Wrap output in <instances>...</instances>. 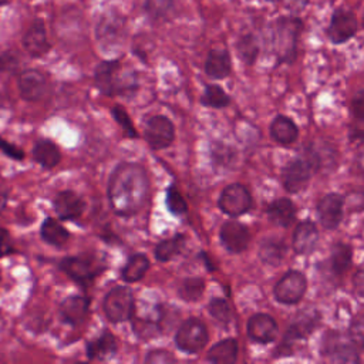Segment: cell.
Instances as JSON below:
<instances>
[{
  "instance_id": "35",
  "label": "cell",
  "mask_w": 364,
  "mask_h": 364,
  "mask_svg": "<svg viewBox=\"0 0 364 364\" xmlns=\"http://www.w3.org/2000/svg\"><path fill=\"white\" fill-rule=\"evenodd\" d=\"M205 290V282L200 277H188L183 279L178 287V293L181 299L186 301H196L200 299Z\"/></svg>"
},
{
  "instance_id": "13",
  "label": "cell",
  "mask_w": 364,
  "mask_h": 364,
  "mask_svg": "<svg viewBox=\"0 0 364 364\" xmlns=\"http://www.w3.org/2000/svg\"><path fill=\"white\" fill-rule=\"evenodd\" d=\"M357 31V18L353 11L337 9L327 27V36L331 43L341 44L350 40Z\"/></svg>"
},
{
  "instance_id": "1",
  "label": "cell",
  "mask_w": 364,
  "mask_h": 364,
  "mask_svg": "<svg viewBox=\"0 0 364 364\" xmlns=\"http://www.w3.org/2000/svg\"><path fill=\"white\" fill-rule=\"evenodd\" d=\"M149 181L145 169L134 162L118 164L108 179V200L115 215L129 218L136 215L145 203Z\"/></svg>"
},
{
  "instance_id": "47",
  "label": "cell",
  "mask_w": 364,
  "mask_h": 364,
  "mask_svg": "<svg viewBox=\"0 0 364 364\" xmlns=\"http://www.w3.org/2000/svg\"><path fill=\"white\" fill-rule=\"evenodd\" d=\"M354 289L358 294L364 296V272H358L354 277Z\"/></svg>"
},
{
  "instance_id": "8",
  "label": "cell",
  "mask_w": 364,
  "mask_h": 364,
  "mask_svg": "<svg viewBox=\"0 0 364 364\" xmlns=\"http://www.w3.org/2000/svg\"><path fill=\"white\" fill-rule=\"evenodd\" d=\"M144 135L152 149H165L175 139V127L165 115H154L146 121Z\"/></svg>"
},
{
  "instance_id": "11",
  "label": "cell",
  "mask_w": 364,
  "mask_h": 364,
  "mask_svg": "<svg viewBox=\"0 0 364 364\" xmlns=\"http://www.w3.org/2000/svg\"><path fill=\"white\" fill-rule=\"evenodd\" d=\"M307 289V280L303 273L290 270L274 286L273 294L283 304H296Z\"/></svg>"
},
{
  "instance_id": "31",
  "label": "cell",
  "mask_w": 364,
  "mask_h": 364,
  "mask_svg": "<svg viewBox=\"0 0 364 364\" xmlns=\"http://www.w3.org/2000/svg\"><path fill=\"white\" fill-rule=\"evenodd\" d=\"M286 255V245L279 237H267L262 242L259 249V257L266 264L277 266Z\"/></svg>"
},
{
  "instance_id": "37",
  "label": "cell",
  "mask_w": 364,
  "mask_h": 364,
  "mask_svg": "<svg viewBox=\"0 0 364 364\" xmlns=\"http://www.w3.org/2000/svg\"><path fill=\"white\" fill-rule=\"evenodd\" d=\"M165 203H166V208L169 209V212L173 215L181 216L188 212V205H186L183 196L181 195V192L175 186H169L166 189Z\"/></svg>"
},
{
  "instance_id": "5",
  "label": "cell",
  "mask_w": 364,
  "mask_h": 364,
  "mask_svg": "<svg viewBox=\"0 0 364 364\" xmlns=\"http://www.w3.org/2000/svg\"><path fill=\"white\" fill-rule=\"evenodd\" d=\"M209 334L205 323L198 317L185 320L175 334L176 347L188 354L199 353L208 343Z\"/></svg>"
},
{
  "instance_id": "16",
  "label": "cell",
  "mask_w": 364,
  "mask_h": 364,
  "mask_svg": "<svg viewBox=\"0 0 364 364\" xmlns=\"http://www.w3.org/2000/svg\"><path fill=\"white\" fill-rule=\"evenodd\" d=\"M220 242L230 253H240L243 252L250 240L249 230L245 225L236 220H228L222 225L220 232Z\"/></svg>"
},
{
  "instance_id": "41",
  "label": "cell",
  "mask_w": 364,
  "mask_h": 364,
  "mask_svg": "<svg viewBox=\"0 0 364 364\" xmlns=\"http://www.w3.org/2000/svg\"><path fill=\"white\" fill-rule=\"evenodd\" d=\"M348 338L354 346L364 348V316L355 317L348 327Z\"/></svg>"
},
{
  "instance_id": "6",
  "label": "cell",
  "mask_w": 364,
  "mask_h": 364,
  "mask_svg": "<svg viewBox=\"0 0 364 364\" xmlns=\"http://www.w3.org/2000/svg\"><path fill=\"white\" fill-rule=\"evenodd\" d=\"M318 323V314L316 310H303L300 313H297V316H294L293 321L290 323L284 337H283V343L282 346L277 348V354H284V350L287 351V354H290V344L296 340H301L304 337H307L314 327Z\"/></svg>"
},
{
  "instance_id": "43",
  "label": "cell",
  "mask_w": 364,
  "mask_h": 364,
  "mask_svg": "<svg viewBox=\"0 0 364 364\" xmlns=\"http://www.w3.org/2000/svg\"><path fill=\"white\" fill-rule=\"evenodd\" d=\"M18 65H20V58L14 51L9 50L0 55V71L7 74H14Z\"/></svg>"
},
{
  "instance_id": "33",
  "label": "cell",
  "mask_w": 364,
  "mask_h": 364,
  "mask_svg": "<svg viewBox=\"0 0 364 364\" xmlns=\"http://www.w3.org/2000/svg\"><path fill=\"white\" fill-rule=\"evenodd\" d=\"M229 102H230L229 95L223 91L222 87H219L216 84L206 85L205 92L200 97V104L205 107H210V108H223V107L229 105Z\"/></svg>"
},
{
  "instance_id": "30",
  "label": "cell",
  "mask_w": 364,
  "mask_h": 364,
  "mask_svg": "<svg viewBox=\"0 0 364 364\" xmlns=\"http://www.w3.org/2000/svg\"><path fill=\"white\" fill-rule=\"evenodd\" d=\"M148 269H149V259L142 253H135L127 260L125 266L122 267L121 277L127 283H134L142 279Z\"/></svg>"
},
{
  "instance_id": "22",
  "label": "cell",
  "mask_w": 364,
  "mask_h": 364,
  "mask_svg": "<svg viewBox=\"0 0 364 364\" xmlns=\"http://www.w3.org/2000/svg\"><path fill=\"white\" fill-rule=\"evenodd\" d=\"M90 300L85 296H68L60 304L63 320L71 326L80 324L87 316Z\"/></svg>"
},
{
  "instance_id": "17",
  "label": "cell",
  "mask_w": 364,
  "mask_h": 364,
  "mask_svg": "<svg viewBox=\"0 0 364 364\" xmlns=\"http://www.w3.org/2000/svg\"><path fill=\"white\" fill-rule=\"evenodd\" d=\"M317 213L326 229H336L343 219V198L338 193H327L317 203Z\"/></svg>"
},
{
  "instance_id": "39",
  "label": "cell",
  "mask_w": 364,
  "mask_h": 364,
  "mask_svg": "<svg viewBox=\"0 0 364 364\" xmlns=\"http://www.w3.org/2000/svg\"><path fill=\"white\" fill-rule=\"evenodd\" d=\"M173 0H145L144 9L152 18L165 17L166 13L172 9Z\"/></svg>"
},
{
  "instance_id": "25",
  "label": "cell",
  "mask_w": 364,
  "mask_h": 364,
  "mask_svg": "<svg viewBox=\"0 0 364 364\" xmlns=\"http://www.w3.org/2000/svg\"><path fill=\"white\" fill-rule=\"evenodd\" d=\"M33 156L34 161L46 169H53L61 161V152L58 146L48 139H40L36 142L33 148Z\"/></svg>"
},
{
  "instance_id": "34",
  "label": "cell",
  "mask_w": 364,
  "mask_h": 364,
  "mask_svg": "<svg viewBox=\"0 0 364 364\" xmlns=\"http://www.w3.org/2000/svg\"><path fill=\"white\" fill-rule=\"evenodd\" d=\"M353 250L346 243H336L331 249V267L336 274H341L350 266Z\"/></svg>"
},
{
  "instance_id": "9",
  "label": "cell",
  "mask_w": 364,
  "mask_h": 364,
  "mask_svg": "<svg viewBox=\"0 0 364 364\" xmlns=\"http://www.w3.org/2000/svg\"><path fill=\"white\" fill-rule=\"evenodd\" d=\"M60 269L73 280L85 284L98 276L104 266H100L98 262L88 256H70L60 262Z\"/></svg>"
},
{
  "instance_id": "42",
  "label": "cell",
  "mask_w": 364,
  "mask_h": 364,
  "mask_svg": "<svg viewBox=\"0 0 364 364\" xmlns=\"http://www.w3.org/2000/svg\"><path fill=\"white\" fill-rule=\"evenodd\" d=\"M175 361H176V358L173 357V354L164 348L151 350L145 355V363H149V364H169V363H175Z\"/></svg>"
},
{
  "instance_id": "48",
  "label": "cell",
  "mask_w": 364,
  "mask_h": 364,
  "mask_svg": "<svg viewBox=\"0 0 364 364\" xmlns=\"http://www.w3.org/2000/svg\"><path fill=\"white\" fill-rule=\"evenodd\" d=\"M294 3H297V4H306L309 0H293Z\"/></svg>"
},
{
  "instance_id": "36",
  "label": "cell",
  "mask_w": 364,
  "mask_h": 364,
  "mask_svg": "<svg viewBox=\"0 0 364 364\" xmlns=\"http://www.w3.org/2000/svg\"><path fill=\"white\" fill-rule=\"evenodd\" d=\"M237 54L246 64H253L257 54H259V46L256 38L252 34L242 36L237 41Z\"/></svg>"
},
{
  "instance_id": "49",
  "label": "cell",
  "mask_w": 364,
  "mask_h": 364,
  "mask_svg": "<svg viewBox=\"0 0 364 364\" xmlns=\"http://www.w3.org/2000/svg\"><path fill=\"white\" fill-rule=\"evenodd\" d=\"M7 1H9V0H0V6H4Z\"/></svg>"
},
{
  "instance_id": "10",
  "label": "cell",
  "mask_w": 364,
  "mask_h": 364,
  "mask_svg": "<svg viewBox=\"0 0 364 364\" xmlns=\"http://www.w3.org/2000/svg\"><path fill=\"white\" fill-rule=\"evenodd\" d=\"M314 169H317V166L310 156L293 159L283 171V186L291 193L301 191L307 185Z\"/></svg>"
},
{
  "instance_id": "18",
  "label": "cell",
  "mask_w": 364,
  "mask_h": 364,
  "mask_svg": "<svg viewBox=\"0 0 364 364\" xmlns=\"http://www.w3.org/2000/svg\"><path fill=\"white\" fill-rule=\"evenodd\" d=\"M277 334V324L274 318L266 313L253 314L247 321V336L262 344H267L274 340Z\"/></svg>"
},
{
  "instance_id": "15",
  "label": "cell",
  "mask_w": 364,
  "mask_h": 364,
  "mask_svg": "<svg viewBox=\"0 0 364 364\" xmlns=\"http://www.w3.org/2000/svg\"><path fill=\"white\" fill-rule=\"evenodd\" d=\"M23 47L33 58L43 57L50 51L51 44L47 38V31L43 20L37 18L28 26L23 36Z\"/></svg>"
},
{
  "instance_id": "2",
  "label": "cell",
  "mask_w": 364,
  "mask_h": 364,
  "mask_svg": "<svg viewBox=\"0 0 364 364\" xmlns=\"http://www.w3.org/2000/svg\"><path fill=\"white\" fill-rule=\"evenodd\" d=\"M95 85L104 95L128 94L136 90L135 78L122 74V65L119 60H105L95 67L94 73Z\"/></svg>"
},
{
  "instance_id": "21",
  "label": "cell",
  "mask_w": 364,
  "mask_h": 364,
  "mask_svg": "<svg viewBox=\"0 0 364 364\" xmlns=\"http://www.w3.org/2000/svg\"><path fill=\"white\" fill-rule=\"evenodd\" d=\"M318 243V230L311 220H303L297 225L293 235V247L300 255L311 253Z\"/></svg>"
},
{
  "instance_id": "20",
  "label": "cell",
  "mask_w": 364,
  "mask_h": 364,
  "mask_svg": "<svg viewBox=\"0 0 364 364\" xmlns=\"http://www.w3.org/2000/svg\"><path fill=\"white\" fill-rule=\"evenodd\" d=\"M124 31V18L115 13H105L101 16L95 36L102 44H114L117 43Z\"/></svg>"
},
{
  "instance_id": "44",
  "label": "cell",
  "mask_w": 364,
  "mask_h": 364,
  "mask_svg": "<svg viewBox=\"0 0 364 364\" xmlns=\"http://www.w3.org/2000/svg\"><path fill=\"white\" fill-rule=\"evenodd\" d=\"M350 108L355 119H364V90H360L353 95Z\"/></svg>"
},
{
  "instance_id": "12",
  "label": "cell",
  "mask_w": 364,
  "mask_h": 364,
  "mask_svg": "<svg viewBox=\"0 0 364 364\" xmlns=\"http://www.w3.org/2000/svg\"><path fill=\"white\" fill-rule=\"evenodd\" d=\"M323 354L334 363H357L358 355L350 338L333 331L326 336L323 343Z\"/></svg>"
},
{
  "instance_id": "46",
  "label": "cell",
  "mask_w": 364,
  "mask_h": 364,
  "mask_svg": "<svg viewBox=\"0 0 364 364\" xmlns=\"http://www.w3.org/2000/svg\"><path fill=\"white\" fill-rule=\"evenodd\" d=\"M14 250L16 249H14V245H13L10 233L6 229L0 228V257L7 256V255L13 253Z\"/></svg>"
},
{
  "instance_id": "19",
  "label": "cell",
  "mask_w": 364,
  "mask_h": 364,
  "mask_svg": "<svg viewBox=\"0 0 364 364\" xmlns=\"http://www.w3.org/2000/svg\"><path fill=\"white\" fill-rule=\"evenodd\" d=\"M85 209L84 199L73 191H61L54 198V210L60 219L71 220L82 215Z\"/></svg>"
},
{
  "instance_id": "7",
  "label": "cell",
  "mask_w": 364,
  "mask_h": 364,
  "mask_svg": "<svg viewBox=\"0 0 364 364\" xmlns=\"http://www.w3.org/2000/svg\"><path fill=\"white\" fill-rule=\"evenodd\" d=\"M218 205L222 212L235 218L246 213L252 208V196L243 185L230 183L222 191Z\"/></svg>"
},
{
  "instance_id": "27",
  "label": "cell",
  "mask_w": 364,
  "mask_h": 364,
  "mask_svg": "<svg viewBox=\"0 0 364 364\" xmlns=\"http://www.w3.org/2000/svg\"><path fill=\"white\" fill-rule=\"evenodd\" d=\"M208 361L215 364H232L237 358V341L235 338H225L210 347L206 355Z\"/></svg>"
},
{
  "instance_id": "32",
  "label": "cell",
  "mask_w": 364,
  "mask_h": 364,
  "mask_svg": "<svg viewBox=\"0 0 364 364\" xmlns=\"http://www.w3.org/2000/svg\"><path fill=\"white\" fill-rule=\"evenodd\" d=\"M185 245L183 235H175L169 239H164L155 246V257L159 262H169L175 256H178Z\"/></svg>"
},
{
  "instance_id": "50",
  "label": "cell",
  "mask_w": 364,
  "mask_h": 364,
  "mask_svg": "<svg viewBox=\"0 0 364 364\" xmlns=\"http://www.w3.org/2000/svg\"><path fill=\"white\" fill-rule=\"evenodd\" d=\"M267 1H276V0H267Z\"/></svg>"
},
{
  "instance_id": "29",
  "label": "cell",
  "mask_w": 364,
  "mask_h": 364,
  "mask_svg": "<svg viewBox=\"0 0 364 364\" xmlns=\"http://www.w3.org/2000/svg\"><path fill=\"white\" fill-rule=\"evenodd\" d=\"M40 235H41L44 242H47L48 245L57 246V247L65 245L68 237H70L68 230L54 218H47L43 222L41 229H40Z\"/></svg>"
},
{
  "instance_id": "24",
  "label": "cell",
  "mask_w": 364,
  "mask_h": 364,
  "mask_svg": "<svg viewBox=\"0 0 364 364\" xmlns=\"http://www.w3.org/2000/svg\"><path fill=\"white\" fill-rule=\"evenodd\" d=\"M232 63L230 55L226 50L213 48L208 53L205 63V73L215 80H222L230 74Z\"/></svg>"
},
{
  "instance_id": "4",
  "label": "cell",
  "mask_w": 364,
  "mask_h": 364,
  "mask_svg": "<svg viewBox=\"0 0 364 364\" xmlns=\"http://www.w3.org/2000/svg\"><path fill=\"white\" fill-rule=\"evenodd\" d=\"M107 318L112 323H122L134 316V296L129 287L117 286L111 289L102 303Z\"/></svg>"
},
{
  "instance_id": "3",
  "label": "cell",
  "mask_w": 364,
  "mask_h": 364,
  "mask_svg": "<svg viewBox=\"0 0 364 364\" xmlns=\"http://www.w3.org/2000/svg\"><path fill=\"white\" fill-rule=\"evenodd\" d=\"M301 21L297 17L282 16L273 28V48L280 63H293L296 58L297 38L301 31Z\"/></svg>"
},
{
  "instance_id": "38",
  "label": "cell",
  "mask_w": 364,
  "mask_h": 364,
  "mask_svg": "<svg viewBox=\"0 0 364 364\" xmlns=\"http://www.w3.org/2000/svg\"><path fill=\"white\" fill-rule=\"evenodd\" d=\"M208 311L216 321L222 324H228L230 321L232 310L229 303L225 299H219V297L212 299L210 303L208 304Z\"/></svg>"
},
{
  "instance_id": "23",
  "label": "cell",
  "mask_w": 364,
  "mask_h": 364,
  "mask_svg": "<svg viewBox=\"0 0 364 364\" xmlns=\"http://www.w3.org/2000/svg\"><path fill=\"white\" fill-rule=\"evenodd\" d=\"M118 350L117 338L109 331H102L101 336L91 340L85 347V354L90 360H107L115 355Z\"/></svg>"
},
{
  "instance_id": "40",
  "label": "cell",
  "mask_w": 364,
  "mask_h": 364,
  "mask_svg": "<svg viewBox=\"0 0 364 364\" xmlns=\"http://www.w3.org/2000/svg\"><path fill=\"white\" fill-rule=\"evenodd\" d=\"M111 112H112L114 119L118 122V125L122 128V131H124V134L127 136H129V138H136L138 136V134H136V131H135V128L132 125V121L129 119L127 111L122 107L117 105V107H114L111 109Z\"/></svg>"
},
{
  "instance_id": "14",
  "label": "cell",
  "mask_w": 364,
  "mask_h": 364,
  "mask_svg": "<svg viewBox=\"0 0 364 364\" xmlns=\"http://www.w3.org/2000/svg\"><path fill=\"white\" fill-rule=\"evenodd\" d=\"M17 84L20 94L26 101H38L48 91L47 77L36 68H27L21 71L18 74Z\"/></svg>"
},
{
  "instance_id": "51",
  "label": "cell",
  "mask_w": 364,
  "mask_h": 364,
  "mask_svg": "<svg viewBox=\"0 0 364 364\" xmlns=\"http://www.w3.org/2000/svg\"><path fill=\"white\" fill-rule=\"evenodd\" d=\"M0 280H1V274H0Z\"/></svg>"
},
{
  "instance_id": "28",
  "label": "cell",
  "mask_w": 364,
  "mask_h": 364,
  "mask_svg": "<svg viewBox=\"0 0 364 364\" xmlns=\"http://www.w3.org/2000/svg\"><path fill=\"white\" fill-rule=\"evenodd\" d=\"M270 134L277 142L289 145L297 139L299 129L290 118L277 115L270 125Z\"/></svg>"
},
{
  "instance_id": "26",
  "label": "cell",
  "mask_w": 364,
  "mask_h": 364,
  "mask_svg": "<svg viewBox=\"0 0 364 364\" xmlns=\"http://www.w3.org/2000/svg\"><path fill=\"white\" fill-rule=\"evenodd\" d=\"M296 209L290 199L287 198H279L273 200L267 208V216L269 219L282 228H287L294 220Z\"/></svg>"
},
{
  "instance_id": "45",
  "label": "cell",
  "mask_w": 364,
  "mask_h": 364,
  "mask_svg": "<svg viewBox=\"0 0 364 364\" xmlns=\"http://www.w3.org/2000/svg\"><path fill=\"white\" fill-rule=\"evenodd\" d=\"M0 151L4 152L7 156H10L14 161H21L24 158V152L18 146L4 141L3 138H0Z\"/></svg>"
}]
</instances>
